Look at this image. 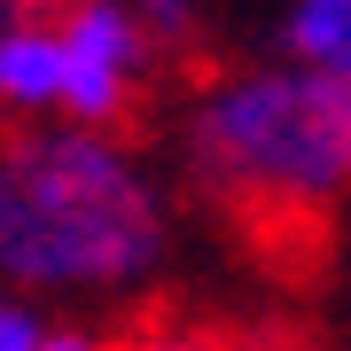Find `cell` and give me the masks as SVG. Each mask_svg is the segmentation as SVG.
Segmentation results:
<instances>
[{
	"instance_id": "obj_1",
	"label": "cell",
	"mask_w": 351,
	"mask_h": 351,
	"mask_svg": "<svg viewBox=\"0 0 351 351\" xmlns=\"http://www.w3.org/2000/svg\"><path fill=\"white\" fill-rule=\"evenodd\" d=\"M172 258V195L125 133L24 125L0 156V274L16 297H133Z\"/></svg>"
},
{
	"instance_id": "obj_2",
	"label": "cell",
	"mask_w": 351,
	"mask_h": 351,
	"mask_svg": "<svg viewBox=\"0 0 351 351\" xmlns=\"http://www.w3.org/2000/svg\"><path fill=\"white\" fill-rule=\"evenodd\" d=\"M180 180L250 226H297L351 203V86L304 63H234L172 125Z\"/></svg>"
},
{
	"instance_id": "obj_3",
	"label": "cell",
	"mask_w": 351,
	"mask_h": 351,
	"mask_svg": "<svg viewBox=\"0 0 351 351\" xmlns=\"http://www.w3.org/2000/svg\"><path fill=\"white\" fill-rule=\"evenodd\" d=\"M55 32H63V125L117 133L149 86V63L164 55L141 24V8L133 0H71L55 16Z\"/></svg>"
},
{
	"instance_id": "obj_4",
	"label": "cell",
	"mask_w": 351,
	"mask_h": 351,
	"mask_svg": "<svg viewBox=\"0 0 351 351\" xmlns=\"http://www.w3.org/2000/svg\"><path fill=\"white\" fill-rule=\"evenodd\" d=\"M0 110L24 125H63V32L55 16H8L0 32Z\"/></svg>"
},
{
	"instance_id": "obj_5",
	"label": "cell",
	"mask_w": 351,
	"mask_h": 351,
	"mask_svg": "<svg viewBox=\"0 0 351 351\" xmlns=\"http://www.w3.org/2000/svg\"><path fill=\"white\" fill-rule=\"evenodd\" d=\"M281 55L351 86V0H281Z\"/></svg>"
},
{
	"instance_id": "obj_6",
	"label": "cell",
	"mask_w": 351,
	"mask_h": 351,
	"mask_svg": "<svg viewBox=\"0 0 351 351\" xmlns=\"http://www.w3.org/2000/svg\"><path fill=\"white\" fill-rule=\"evenodd\" d=\"M125 351H281L274 336H250V328H219V320H149L141 336H125Z\"/></svg>"
},
{
	"instance_id": "obj_7",
	"label": "cell",
	"mask_w": 351,
	"mask_h": 351,
	"mask_svg": "<svg viewBox=\"0 0 351 351\" xmlns=\"http://www.w3.org/2000/svg\"><path fill=\"white\" fill-rule=\"evenodd\" d=\"M133 8H141V24H149V39L164 55L195 47V32H203V0H133Z\"/></svg>"
},
{
	"instance_id": "obj_8",
	"label": "cell",
	"mask_w": 351,
	"mask_h": 351,
	"mask_svg": "<svg viewBox=\"0 0 351 351\" xmlns=\"http://www.w3.org/2000/svg\"><path fill=\"white\" fill-rule=\"evenodd\" d=\"M47 328H55V320H39V304L8 289V304H0V351H39Z\"/></svg>"
},
{
	"instance_id": "obj_9",
	"label": "cell",
	"mask_w": 351,
	"mask_h": 351,
	"mask_svg": "<svg viewBox=\"0 0 351 351\" xmlns=\"http://www.w3.org/2000/svg\"><path fill=\"white\" fill-rule=\"evenodd\" d=\"M39 351H125V343L94 336V328H63V320H55V328H47V343H39Z\"/></svg>"
},
{
	"instance_id": "obj_10",
	"label": "cell",
	"mask_w": 351,
	"mask_h": 351,
	"mask_svg": "<svg viewBox=\"0 0 351 351\" xmlns=\"http://www.w3.org/2000/svg\"><path fill=\"white\" fill-rule=\"evenodd\" d=\"M71 0H8V16H63Z\"/></svg>"
}]
</instances>
